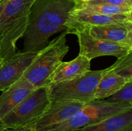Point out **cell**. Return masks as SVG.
Listing matches in <instances>:
<instances>
[{
  "instance_id": "7402d4cb",
  "label": "cell",
  "mask_w": 132,
  "mask_h": 131,
  "mask_svg": "<svg viewBox=\"0 0 132 131\" xmlns=\"http://www.w3.org/2000/svg\"><path fill=\"white\" fill-rule=\"evenodd\" d=\"M9 129H7L6 127H5L3 124L2 121L0 120V131H9Z\"/></svg>"
},
{
  "instance_id": "d4e9b609",
  "label": "cell",
  "mask_w": 132,
  "mask_h": 131,
  "mask_svg": "<svg viewBox=\"0 0 132 131\" xmlns=\"http://www.w3.org/2000/svg\"><path fill=\"white\" fill-rule=\"evenodd\" d=\"M1 1V0H0V1Z\"/></svg>"
},
{
  "instance_id": "9a60e30c",
  "label": "cell",
  "mask_w": 132,
  "mask_h": 131,
  "mask_svg": "<svg viewBox=\"0 0 132 131\" xmlns=\"http://www.w3.org/2000/svg\"><path fill=\"white\" fill-rule=\"evenodd\" d=\"M110 69L98 83L95 91V100H105L119 91L127 81Z\"/></svg>"
},
{
  "instance_id": "52a82bcc",
  "label": "cell",
  "mask_w": 132,
  "mask_h": 131,
  "mask_svg": "<svg viewBox=\"0 0 132 131\" xmlns=\"http://www.w3.org/2000/svg\"><path fill=\"white\" fill-rule=\"evenodd\" d=\"M74 35L78 40L79 55L85 57L90 61L95 58L103 56L120 58L132 51V48L95 38L85 31H79Z\"/></svg>"
},
{
  "instance_id": "6da1fadb",
  "label": "cell",
  "mask_w": 132,
  "mask_h": 131,
  "mask_svg": "<svg viewBox=\"0 0 132 131\" xmlns=\"http://www.w3.org/2000/svg\"><path fill=\"white\" fill-rule=\"evenodd\" d=\"M77 3L76 0H36L22 37L23 52H39L53 35L65 32L66 22Z\"/></svg>"
},
{
  "instance_id": "7c38bea8",
  "label": "cell",
  "mask_w": 132,
  "mask_h": 131,
  "mask_svg": "<svg viewBox=\"0 0 132 131\" xmlns=\"http://www.w3.org/2000/svg\"><path fill=\"white\" fill-rule=\"evenodd\" d=\"M36 87L22 77L0 95V120L12 111Z\"/></svg>"
},
{
  "instance_id": "d6986e66",
  "label": "cell",
  "mask_w": 132,
  "mask_h": 131,
  "mask_svg": "<svg viewBox=\"0 0 132 131\" xmlns=\"http://www.w3.org/2000/svg\"><path fill=\"white\" fill-rule=\"evenodd\" d=\"M88 5H97V4H106L115 6H126L132 8V0H92L86 3Z\"/></svg>"
},
{
  "instance_id": "4fadbf2b",
  "label": "cell",
  "mask_w": 132,
  "mask_h": 131,
  "mask_svg": "<svg viewBox=\"0 0 132 131\" xmlns=\"http://www.w3.org/2000/svg\"><path fill=\"white\" fill-rule=\"evenodd\" d=\"M90 62L81 55L70 61H62L52 74L49 84L69 81L82 75L90 70Z\"/></svg>"
},
{
  "instance_id": "277c9868",
  "label": "cell",
  "mask_w": 132,
  "mask_h": 131,
  "mask_svg": "<svg viewBox=\"0 0 132 131\" xmlns=\"http://www.w3.org/2000/svg\"><path fill=\"white\" fill-rule=\"evenodd\" d=\"M110 69V67L101 70H90L75 79L50 83L47 86L50 100H68L84 104L94 101L98 83Z\"/></svg>"
},
{
  "instance_id": "44dd1931",
  "label": "cell",
  "mask_w": 132,
  "mask_h": 131,
  "mask_svg": "<svg viewBox=\"0 0 132 131\" xmlns=\"http://www.w3.org/2000/svg\"><path fill=\"white\" fill-rule=\"evenodd\" d=\"M6 1H7V0H1V1H0V19H1V15H2L4 7H5Z\"/></svg>"
},
{
  "instance_id": "603a6c76",
  "label": "cell",
  "mask_w": 132,
  "mask_h": 131,
  "mask_svg": "<svg viewBox=\"0 0 132 131\" xmlns=\"http://www.w3.org/2000/svg\"><path fill=\"white\" fill-rule=\"evenodd\" d=\"M77 3H86L89 2V1H92V0H76Z\"/></svg>"
},
{
  "instance_id": "ffe728a7",
  "label": "cell",
  "mask_w": 132,
  "mask_h": 131,
  "mask_svg": "<svg viewBox=\"0 0 132 131\" xmlns=\"http://www.w3.org/2000/svg\"><path fill=\"white\" fill-rule=\"evenodd\" d=\"M9 131H36V130L31 126L29 127H23L20 128H15V129H10Z\"/></svg>"
},
{
  "instance_id": "7a4b0ae2",
  "label": "cell",
  "mask_w": 132,
  "mask_h": 131,
  "mask_svg": "<svg viewBox=\"0 0 132 131\" xmlns=\"http://www.w3.org/2000/svg\"><path fill=\"white\" fill-rule=\"evenodd\" d=\"M36 1H6L0 19V58L3 61L16 53V43L24 35L31 8Z\"/></svg>"
},
{
  "instance_id": "30bf717a",
  "label": "cell",
  "mask_w": 132,
  "mask_h": 131,
  "mask_svg": "<svg viewBox=\"0 0 132 131\" xmlns=\"http://www.w3.org/2000/svg\"><path fill=\"white\" fill-rule=\"evenodd\" d=\"M37 53L16 52L0 67V91H3L23 77Z\"/></svg>"
},
{
  "instance_id": "3957f363",
  "label": "cell",
  "mask_w": 132,
  "mask_h": 131,
  "mask_svg": "<svg viewBox=\"0 0 132 131\" xmlns=\"http://www.w3.org/2000/svg\"><path fill=\"white\" fill-rule=\"evenodd\" d=\"M66 32L49 42L37 55L24 72L23 78L36 88L47 87L50 77L69 51Z\"/></svg>"
},
{
  "instance_id": "ac0fdd59",
  "label": "cell",
  "mask_w": 132,
  "mask_h": 131,
  "mask_svg": "<svg viewBox=\"0 0 132 131\" xmlns=\"http://www.w3.org/2000/svg\"><path fill=\"white\" fill-rule=\"evenodd\" d=\"M104 100L115 104H132V80L126 82L117 92Z\"/></svg>"
},
{
  "instance_id": "8992f818",
  "label": "cell",
  "mask_w": 132,
  "mask_h": 131,
  "mask_svg": "<svg viewBox=\"0 0 132 131\" xmlns=\"http://www.w3.org/2000/svg\"><path fill=\"white\" fill-rule=\"evenodd\" d=\"M50 103L48 87H37L1 121L9 130L32 126L45 113Z\"/></svg>"
},
{
  "instance_id": "8fae6325",
  "label": "cell",
  "mask_w": 132,
  "mask_h": 131,
  "mask_svg": "<svg viewBox=\"0 0 132 131\" xmlns=\"http://www.w3.org/2000/svg\"><path fill=\"white\" fill-rule=\"evenodd\" d=\"M81 31L99 39L132 48V23L91 26Z\"/></svg>"
},
{
  "instance_id": "5bb4252c",
  "label": "cell",
  "mask_w": 132,
  "mask_h": 131,
  "mask_svg": "<svg viewBox=\"0 0 132 131\" xmlns=\"http://www.w3.org/2000/svg\"><path fill=\"white\" fill-rule=\"evenodd\" d=\"M76 131H132V109Z\"/></svg>"
},
{
  "instance_id": "e0dca14e",
  "label": "cell",
  "mask_w": 132,
  "mask_h": 131,
  "mask_svg": "<svg viewBox=\"0 0 132 131\" xmlns=\"http://www.w3.org/2000/svg\"><path fill=\"white\" fill-rule=\"evenodd\" d=\"M111 67L114 73L125 78L127 82L132 80V51L125 56L117 58Z\"/></svg>"
},
{
  "instance_id": "2e32d148",
  "label": "cell",
  "mask_w": 132,
  "mask_h": 131,
  "mask_svg": "<svg viewBox=\"0 0 132 131\" xmlns=\"http://www.w3.org/2000/svg\"><path fill=\"white\" fill-rule=\"evenodd\" d=\"M74 9L85 12L108 15H132V8L115 6L106 4L88 5L82 3H77Z\"/></svg>"
},
{
  "instance_id": "cb8c5ba5",
  "label": "cell",
  "mask_w": 132,
  "mask_h": 131,
  "mask_svg": "<svg viewBox=\"0 0 132 131\" xmlns=\"http://www.w3.org/2000/svg\"><path fill=\"white\" fill-rule=\"evenodd\" d=\"M0 39H1V33H0ZM3 62V60H1V58H0V67H1V65H2Z\"/></svg>"
},
{
  "instance_id": "9c48e42d",
  "label": "cell",
  "mask_w": 132,
  "mask_h": 131,
  "mask_svg": "<svg viewBox=\"0 0 132 131\" xmlns=\"http://www.w3.org/2000/svg\"><path fill=\"white\" fill-rule=\"evenodd\" d=\"M85 104L68 100L51 101L41 118L31 127L36 131H45L61 124L76 115Z\"/></svg>"
},
{
  "instance_id": "5b68a950",
  "label": "cell",
  "mask_w": 132,
  "mask_h": 131,
  "mask_svg": "<svg viewBox=\"0 0 132 131\" xmlns=\"http://www.w3.org/2000/svg\"><path fill=\"white\" fill-rule=\"evenodd\" d=\"M130 109H132V104L95 100L86 103L81 110L70 119L45 131H76Z\"/></svg>"
},
{
  "instance_id": "ba28073f",
  "label": "cell",
  "mask_w": 132,
  "mask_h": 131,
  "mask_svg": "<svg viewBox=\"0 0 132 131\" xmlns=\"http://www.w3.org/2000/svg\"><path fill=\"white\" fill-rule=\"evenodd\" d=\"M132 23V15H108L85 12L73 9L65 23L67 34H74L76 32L91 26L111 24Z\"/></svg>"
}]
</instances>
